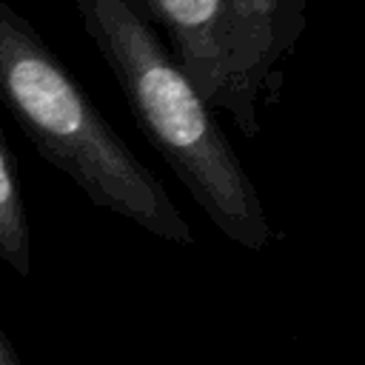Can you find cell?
<instances>
[{"instance_id":"obj_1","label":"cell","mask_w":365,"mask_h":365,"mask_svg":"<svg viewBox=\"0 0 365 365\" xmlns=\"http://www.w3.org/2000/svg\"><path fill=\"white\" fill-rule=\"evenodd\" d=\"M74 6L137 128L197 208L237 245L268 248L277 234L251 174L220 128L214 108L177 66L137 0H74Z\"/></svg>"},{"instance_id":"obj_2","label":"cell","mask_w":365,"mask_h":365,"mask_svg":"<svg viewBox=\"0 0 365 365\" xmlns=\"http://www.w3.org/2000/svg\"><path fill=\"white\" fill-rule=\"evenodd\" d=\"M0 106L94 205L165 242L194 231L163 180L106 123L94 100L46 46L37 29L0 0Z\"/></svg>"},{"instance_id":"obj_3","label":"cell","mask_w":365,"mask_h":365,"mask_svg":"<svg viewBox=\"0 0 365 365\" xmlns=\"http://www.w3.org/2000/svg\"><path fill=\"white\" fill-rule=\"evenodd\" d=\"M143 17L165 34V48L214 111H225L242 137L259 134V108L277 103L282 63L242 0H137Z\"/></svg>"},{"instance_id":"obj_4","label":"cell","mask_w":365,"mask_h":365,"mask_svg":"<svg viewBox=\"0 0 365 365\" xmlns=\"http://www.w3.org/2000/svg\"><path fill=\"white\" fill-rule=\"evenodd\" d=\"M0 259L17 277L31 274V228H29L23 185L3 125H0Z\"/></svg>"},{"instance_id":"obj_5","label":"cell","mask_w":365,"mask_h":365,"mask_svg":"<svg viewBox=\"0 0 365 365\" xmlns=\"http://www.w3.org/2000/svg\"><path fill=\"white\" fill-rule=\"evenodd\" d=\"M242 6L265 34L277 60L285 66L305 31L308 0H242Z\"/></svg>"},{"instance_id":"obj_6","label":"cell","mask_w":365,"mask_h":365,"mask_svg":"<svg viewBox=\"0 0 365 365\" xmlns=\"http://www.w3.org/2000/svg\"><path fill=\"white\" fill-rule=\"evenodd\" d=\"M0 365H23L17 351H14V345H11V339H9V334L3 331V325H0Z\"/></svg>"}]
</instances>
